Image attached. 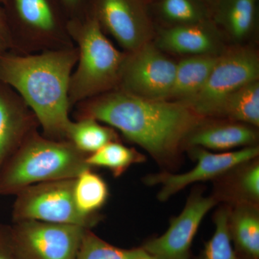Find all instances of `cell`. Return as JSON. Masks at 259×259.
<instances>
[{
    "label": "cell",
    "instance_id": "cell-1",
    "mask_svg": "<svg viewBox=\"0 0 259 259\" xmlns=\"http://www.w3.org/2000/svg\"><path fill=\"white\" fill-rule=\"evenodd\" d=\"M76 107L77 120L91 117L105 122L158 159L174 156L204 118L185 103L142 98L119 89Z\"/></svg>",
    "mask_w": 259,
    "mask_h": 259
},
{
    "label": "cell",
    "instance_id": "cell-2",
    "mask_svg": "<svg viewBox=\"0 0 259 259\" xmlns=\"http://www.w3.org/2000/svg\"><path fill=\"white\" fill-rule=\"evenodd\" d=\"M74 46L28 55L10 52L0 59V81L21 97L49 139L66 140L70 78L79 56Z\"/></svg>",
    "mask_w": 259,
    "mask_h": 259
},
{
    "label": "cell",
    "instance_id": "cell-3",
    "mask_svg": "<svg viewBox=\"0 0 259 259\" xmlns=\"http://www.w3.org/2000/svg\"><path fill=\"white\" fill-rule=\"evenodd\" d=\"M88 156L69 140L49 139L36 130L0 169V194L15 195L35 184L76 178L92 168Z\"/></svg>",
    "mask_w": 259,
    "mask_h": 259
},
{
    "label": "cell",
    "instance_id": "cell-4",
    "mask_svg": "<svg viewBox=\"0 0 259 259\" xmlns=\"http://www.w3.org/2000/svg\"><path fill=\"white\" fill-rule=\"evenodd\" d=\"M67 28L79 51L76 70L69 81L72 107L117 88L125 52L112 44L97 20L87 13L70 18Z\"/></svg>",
    "mask_w": 259,
    "mask_h": 259
},
{
    "label": "cell",
    "instance_id": "cell-5",
    "mask_svg": "<svg viewBox=\"0 0 259 259\" xmlns=\"http://www.w3.org/2000/svg\"><path fill=\"white\" fill-rule=\"evenodd\" d=\"M13 53L28 55L74 46L61 0H5Z\"/></svg>",
    "mask_w": 259,
    "mask_h": 259
},
{
    "label": "cell",
    "instance_id": "cell-6",
    "mask_svg": "<svg viewBox=\"0 0 259 259\" xmlns=\"http://www.w3.org/2000/svg\"><path fill=\"white\" fill-rule=\"evenodd\" d=\"M75 179L41 182L20 190L15 194L12 211L13 223L37 221L90 229L98 222L99 217L96 214L84 215L76 208Z\"/></svg>",
    "mask_w": 259,
    "mask_h": 259
},
{
    "label": "cell",
    "instance_id": "cell-7",
    "mask_svg": "<svg viewBox=\"0 0 259 259\" xmlns=\"http://www.w3.org/2000/svg\"><path fill=\"white\" fill-rule=\"evenodd\" d=\"M148 0H85L83 13L91 15L124 52L137 50L156 36Z\"/></svg>",
    "mask_w": 259,
    "mask_h": 259
},
{
    "label": "cell",
    "instance_id": "cell-8",
    "mask_svg": "<svg viewBox=\"0 0 259 259\" xmlns=\"http://www.w3.org/2000/svg\"><path fill=\"white\" fill-rule=\"evenodd\" d=\"M259 79L258 53L249 47L224 51L207 82L188 104L199 115L218 116L225 99L247 83Z\"/></svg>",
    "mask_w": 259,
    "mask_h": 259
},
{
    "label": "cell",
    "instance_id": "cell-9",
    "mask_svg": "<svg viewBox=\"0 0 259 259\" xmlns=\"http://www.w3.org/2000/svg\"><path fill=\"white\" fill-rule=\"evenodd\" d=\"M176 68L177 62L148 42L125 53L116 89L142 98L168 100Z\"/></svg>",
    "mask_w": 259,
    "mask_h": 259
},
{
    "label": "cell",
    "instance_id": "cell-10",
    "mask_svg": "<svg viewBox=\"0 0 259 259\" xmlns=\"http://www.w3.org/2000/svg\"><path fill=\"white\" fill-rule=\"evenodd\" d=\"M10 226L16 259H74L87 229L37 221H19Z\"/></svg>",
    "mask_w": 259,
    "mask_h": 259
},
{
    "label": "cell",
    "instance_id": "cell-11",
    "mask_svg": "<svg viewBox=\"0 0 259 259\" xmlns=\"http://www.w3.org/2000/svg\"><path fill=\"white\" fill-rule=\"evenodd\" d=\"M258 148L255 146H248L238 151L220 153H211L199 147L196 148L194 154L197 159V165L191 171L182 175H153L148 177L146 182L150 185L161 184L162 188L158 194V198L165 201L191 184L221 176L235 167L251 161L258 156Z\"/></svg>",
    "mask_w": 259,
    "mask_h": 259
},
{
    "label": "cell",
    "instance_id": "cell-12",
    "mask_svg": "<svg viewBox=\"0 0 259 259\" xmlns=\"http://www.w3.org/2000/svg\"><path fill=\"white\" fill-rule=\"evenodd\" d=\"M214 204L212 197L191 196L180 215L171 220L166 233L147 242L143 248L153 259H188L199 225Z\"/></svg>",
    "mask_w": 259,
    "mask_h": 259
},
{
    "label": "cell",
    "instance_id": "cell-13",
    "mask_svg": "<svg viewBox=\"0 0 259 259\" xmlns=\"http://www.w3.org/2000/svg\"><path fill=\"white\" fill-rule=\"evenodd\" d=\"M39 126L36 117L21 97L0 81V169Z\"/></svg>",
    "mask_w": 259,
    "mask_h": 259
},
{
    "label": "cell",
    "instance_id": "cell-14",
    "mask_svg": "<svg viewBox=\"0 0 259 259\" xmlns=\"http://www.w3.org/2000/svg\"><path fill=\"white\" fill-rule=\"evenodd\" d=\"M222 32L212 19L191 25L156 28V46L162 51L180 55H221Z\"/></svg>",
    "mask_w": 259,
    "mask_h": 259
},
{
    "label": "cell",
    "instance_id": "cell-15",
    "mask_svg": "<svg viewBox=\"0 0 259 259\" xmlns=\"http://www.w3.org/2000/svg\"><path fill=\"white\" fill-rule=\"evenodd\" d=\"M259 0H218L211 18L222 34L241 42L258 28Z\"/></svg>",
    "mask_w": 259,
    "mask_h": 259
},
{
    "label": "cell",
    "instance_id": "cell-16",
    "mask_svg": "<svg viewBox=\"0 0 259 259\" xmlns=\"http://www.w3.org/2000/svg\"><path fill=\"white\" fill-rule=\"evenodd\" d=\"M221 55L190 56L177 62L168 100L188 105L204 88Z\"/></svg>",
    "mask_w": 259,
    "mask_h": 259
},
{
    "label": "cell",
    "instance_id": "cell-17",
    "mask_svg": "<svg viewBox=\"0 0 259 259\" xmlns=\"http://www.w3.org/2000/svg\"><path fill=\"white\" fill-rule=\"evenodd\" d=\"M250 125L241 122L216 124L196 128L189 136V144L214 151H229L238 147L252 146L256 141V133Z\"/></svg>",
    "mask_w": 259,
    "mask_h": 259
},
{
    "label": "cell",
    "instance_id": "cell-18",
    "mask_svg": "<svg viewBox=\"0 0 259 259\" xmlns=\"http://www.w3.org/2000/svg\"><path fill=\"white\" fill-rule=\"evenodd\" d=\"M155 25L178 26L211 20V13L200 0H153L148 3Z\"/></svg>",
    "mask_w": 259,
    "mask_h": 259
},
{
    "label": "cell",
    "instance_id": "cell-19",
    "mask_svg": "<svg viewBox=\"0 0 259 259\" xmlns=\"http://www.w3.org/2000/svg\"><path fill=\"white\" fill-rule=\"evenodd\" d=\"M218 115L226 116L237 122L258 127V80L247 83L227 97Z\"/></svg>",
    "mask_w": 259,
    "mask_h": 259
},
{
    "label": "cell",
    "instance_id": "cell-20",
    "mask_svg": "<svg viewBox=\"0 0 259 259\" xmlns=\"http://www.w3.org/2000/svg\"><path fill=\"white\" fill-rule=\"evenodd\" d=\"M115 131L110 127L100 125L98 121L91 117L71 121L66 140L74 144L78 149L87 155L96 152L112 141H117Z\"/></svg>",
    "mask_w": 259,
    "mask_h": 259
},
{
    "label": "cell",
    "instance_id": "cell-21",
    "mask_svg": "<svg viewBox=\"0 0 259 259\" xmlns=\"http://www.w3.org/2000/svg\"><path fill=\"white\" fill-rule=\"evenodd\" d=\"M108 195L106 182L92 168L85 170L75 179L74 202L81 214H96L97 211L106 202Z\"/></svg>",
    "mask_w": 259,
    "mask_h": 259
},
{
    "label": "cell",
    "instance_id": "cell-22",
    "mask_svg": "<svg viewBox=\"0 0 259 259\" xmlns=\"http://www.w3.org/2000/svg\"><path fill=\"white\" fill-rule=\"evenodd\" d=\"M231 236L239 249L251 259L259 257V219L256 212L250 207L237 209L229 220Z\"/></svg>",
    "mask_w": 259,
    "mask_h": 259
},
{
    "label": "cell",
    "instance_id": "cell-23",
    "mask_svg": "<svg viewBox=\"0 0 259 259\" xmlns=\"http://www.w3.org/2000/svg\"><path fill=\"white\" fill-rule=\"evenodd\" d=\"M87 163L90 166L108 168L117 177L134 163L144 161L142 155L134 148L127 147L117 141H112L96 152L88 155Z\"/></svg>",
    "mask_w": 259,
    "mask_h": 259
},
{
    "label": "cell",
    "instance_id": "cell-24",
    "mask_svg": "<svg viewBox=\"0 0 259 259\" xmlns=\"http://www.w3.org/2000/svg\"><path fill=\"white\" fill-rule=\"evenodd\" d=\"M147 254L143 248L122 249L113 246L87 228L74 259H136Z\"/></svg>",
    "mask_w": 259,
    "mask_h": 259
},
{
    "label": "cell",
    "instance_id": "cell-25",
    "mask_svg": "<svg viewBox=\"0 0 259 259\" xmlns=\"http://www.w3.org/2000/svg\"><path fill=\"white\" fill-rule=\"evenodd\" d=\"M214 221V234L206 243L199 259H238L231 244L228 211L226 209L220 210Z\"/></svg>",
    "mask_w": 259,
    "mask_h": 259
},
{
    "label": "cell",
    "instance_id": "cell-26",
    "mask_svg": "<svg viewBox=\"0 0 259 259\" xmlns=\"http://www.w3.org/2000/svg\"><path fill=\"white\" fill-rule=\"evenodd\" d=\"M240 186L241 190L250 199L258 200L259 197L258 165L248 168L242 175Z\"/></svg>",
    "mask_w": 259,
    "mask_h": 259
},
{
    "label": "cell",
    "instance_id": "cell-27",
    "mask_svg": "<svg viewBox=\"0 0 259 259\" xmlns=\"http://www.w3.org/2000/svg\"><path fill=\"white\" fill-rule=\"evenodd\" d=\"M13 51L11 30L4 8L0 5V59Z\"/></svg>",
    "mask_w": 259,
    "mask_h": 259
},
{
    "label": "cell",
    "instance_id": "cell-28",
    "mask_svg": "<svg viewBox=\"0 0 259 259\" xmlns=\"http://www.w3.org/2000/svg\"><path fill=\"white\" fill-rule=\"evenodd\" d=\"M0 259H16L11 238V226L0 223Z\"/></svg>",
    "mask_w": 259,
    "mask_h": 259
},
{
    "label": "cell",
    "instance_id": "cell-29",
    "mask_svg": "<svg viewBox=\"0 0 259 259\" xmlns=\"http://www.w3.org/2000/svg\"><path fill=\"white\" fill-rule=\"evenodd\" d=\"M69 19L79 16L83 13L85 0H61Z\"/></svg>",
    "mask_w": 259,
    "mask_h": 259
},
{
    "label": "cell",
    "instance_id": "cell-30",
    "mask_svg": "<svg viewBox=\"0 0 259 259\" xmlns=\"http://www.w3.org/2000/svg\"><path fill=\"white\" fill-rule=\"evenodd\" d=\"M200 1L203 3L207 6V8H208L210 13H212V10L216 4H217L218 0H200Z\"/></svg>",
    "mask_w": 259,
    "mask_h": 259
},
{
    "label": "cell",
    "instance_id": "cell-31",
    "mask_svg": "<svg viewBox=\"0 0 259 259\" xmlns=\"http://www.w3.org/2000/svg\"><path fill=\"white\" fill-rule=\"evenodd\" d=\"M136 259H153L152 257L149 254L145 255V256L141 257V258H136Z\"/></svg>",
    "mask_w": 259,
    "mask_h": 259
},
{
    "label": "cell",
    "instance_id": "cell-32",
    "mask_svg": "<svg viewBox=\"0 0 259 259\" xmlns=\"http://www.w3.org/2000/svg\"><path fill=\"white\" fill-rule=\"evenodd\" d=\"M5 0H0V4L3 5V3H4Z\"/></svg>",
    "mask_w": 259,
    "mask_h": 259
},
{
    "label": "cell",
    "instance_id": "cell-33",
    "mask_svg": "<svg viewBox=\"0 0 259 259\" xmlns=\"http://www.w3.org/2000/svg\"><path fill=\"white\" fill-rule=\"evenodd\" d=\"M148 2L153 1V0H148Z\"/></svg>",
    "mask_w": 259,
    "mask_h": 259
}]
</instances>
